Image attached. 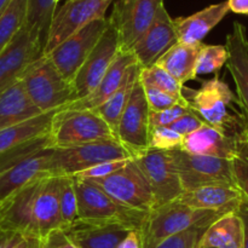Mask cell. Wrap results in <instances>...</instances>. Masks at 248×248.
Segmentation results:
<instances>
[{"label": "cell", "instance_id": "27", "mask_svg": "<svg viewBox=\"0 0 248 248\" xmlns=\"http://www.w3.org/2000/svg\"><path fill=\"white\" fill-rule=\"evenodd\" d=\"M244 248V228L236 212L218 218L201 235L199 248Z\"/></svg>", "mask_w": 248, "mask_h": 248}, {"label": "cell", "instance_id": "30", "mask_svg": "<svg viewBox=\"0 0 248 248\" xmlns=\"http://www.w3.org/2000/svg\"><path fill=\"white\" fill-rule=\"evenodd\" d=\"M56 111L57 110L41 113L34 118L23 121V123L0 130V154L11 148L34 140V138L48 135L51 120Z\"/></svg>", "mask_w": 248, "mask_h": 248}, {"label": "cell", "instance_id": "46", "mask_svg": "<svg viewBox=\"0 0 248 248\" xmlns=\"http://www.w3.org/2000/svg\"><path fill=\"white\" fill-rule=\"evenodd\" d=\"M235 212L241 218L244 228V248H248V202H244Z\"/></svg>", "mask_w": 248, "mask_h": 248}, {"label": "cell", "instance_id": "36", "mask_svg": "<svg viewBox=\"0 0 248 248\" xmlns=\"http://www.w3.org/2000/svg\"><path fill=\"white\" fill-rule=\"evenodd\" d=\"M228 51L224 45H205L203 44L196 63V75L217 73L227 64Z\"/></svg>", "mask_w": 248, "mask_h": 248}, {"label": "cell", "instance_id": "34", "mask_svg": "<svg viewBox=\"0 0 248 248\" xmlns=\"http://www.w3.org/2000/svg\"><path fill=\"white\" fill-rule=\"evenodd\" d=\"M140 81L143 86H150L154 89L171 93L173 96H183V85L177 81L169 72L156 64L152 67L140 68Z\"/></svg>", "mask_w": 248, "mask_h": 248}, {"label": "cell", "instance_id": "3", "mask_svg": "<svg viewBox=\"0 0 248 248\" xmlns=\"http://www.w3.org/2000/svg\"><path fill=\"white\" fill-rule=\"evenodd\" d=\"M21 82L31 103L41 113L60 110L75 101L72 84L45 55L29 64L21 77Z\"/></svg>", "mask_w": 248, "mask_h": 248}, {"label": "cell", "instance_id": "42", "mask_svg": "<svg viewBox=\"0 0 248 248\" xmlns=\"http://www.w3.org/2000/svg\"><path fill=\"white\" fill-rule=\"evenodd\" d=\"M130 160V159H128ZM128 160H118V161H109L103 162V164L96 165L93 167L85 170V171L80 172V173L73 176L74 178L82 179V181H98V179L106 178V177L110 176L111 173L116 172L126 165Z\"/></svg>", "mask_w": 248, "mask_h": 248}, {"label": "cell", "instance_id": "12", "mask_svg": "<svg viewBox=\"0 0 248 248\" xmlns=\"http://www.w3.org/2000/svg\"><path fill=\"white\" fill-rule=\"evenodd\" d=\"M108 24L109 21L107 17L96 19L74 35L65 39L63 43H61L57 47L45 56L50 58L62 77L72 82L73 78L85 62L92 48L103 35Z\"/></svg>", "mask_w": 248, "mask_h": 248}, {"label": "cell", "instance_id": "23", "mask_svg": "<svg viewBox=\"0 0 248 248\" xmlns=\"http://www.w3.org/2000/svg\"><path fill=\"white\" fill-rule=\"evenodd\" d=\"M35 232L44 237L56 229H62L60 208V177L50 176L41 181L33 207Z\"/></svg>", "mask_w": 248, "mask_h": 248}, {"label": "cell", "instance_id": "13", "mask_svg": "<svg viewBox=\"0 0 248 248\" xmlns=\"http://www.w3.org/2000/svg\"><path fill=\"white\" fill-rule=\"evenodd\" d=\"M149 115L150 109L144 89L138 80L116 130V140L132 153L133 157L149 149Z\"/></svg>", "mask_w": 248, "mask_h": 248}, {"label": "cell", "instance_id": "15", "mask_svg": "<svg viewBox=\"0 0 248 248\" xmlns=\"http://www.w3.org/2000/svg\"><path fill=\"white\" fill-rule=\"evenodd\" d=\"M177 43L178 38L173 19L167 12L165 4H161L148 31L130 51L140 68H148L155 64Z\"/></svg>", "mask_w": 248, "mask_h": 248}, {"label": "cell", "instance_id": "10", "mask_svg": "<svg viewBox=\"0 0 248 248\" xmlns=\"http://www.w3.org/2000/svg\"><path fill=\"white\" fill-rule=\"evenodd\" d=\"M135 160L152 189L154 208L176 201L184 193L171 153L149 148Z\"/></svg>", "mask_w": 248, "mask_h": 248}, {"label": "cell", "instance_id": "25", "mask_svg": "<svg viewBox=\"0 0 248 248\" xmlns=\"http://www.w3.org/2000/svg\"><path fill=\"white\" fill-rule=\"evenodd\" d=\"M228 1L210 5L188 17L173 19L178 43L194 45L202 43L203 38L224 18L229 12Z\"/></svg>", "mask_w": 248, "mask_h": 248}, {"label": "cell", "instance_id": "38", "mask_svg": "<svg viewBox=\"0 0 248 248\" xmlns=\"http://www.w3.org/2000/svg\"><path fill=\"white\" fill-rule=\"evenodd\" d=\"M183 138L170 127L152 128L149 133V148L166 152L178 149L181 148Z\"/></svg>", "mask_w": 248, "mask_h": 248}, {"label": "cell", "instance_id": "41", "mask_svg": "<svg viewBox=\"0 0 248 248\" xmlns=\"http://www.w3.org/2000/svg\"><path fill=\"white\" fill-rule=\"evenodd\" d=\"M205 230L191 229L173 235L153 248H199L201 235Z\"/></svg>", "mask_w": 248, "mask_h": 248}, {"label": "cell", "instance_id": "7", "mask_svg": "<svg viewBox=\"0 0 248 248\" xmlns=\"http://www.w3.org/2000/svg\"><path fill=\"white\" fill-rule=\"evenodd\" d=\"M130 210L149 213L154 208L152 189L137 161L130 159L124 167L98 181H89Z\"/></svg>", "mask_w": 248, "mask_h": 248}, {"label": "cell", "instance_id": "44", "mask_svg": "<svg viewBox=\"0 0 248 248\" xmlns=\"http://www.w3.org/2000/svg\"><path fill=\"white\" fill-rule=\"evenodd\" d=\"M40 248H79L62 229H56L41 237Z\"/></svg>", "mask_w": 248, "mask_h": 248}, {"label": "cell", "instance_id": "47", "mask_svg": "<svg viewBox=\"0 0 248 248\" xmlns=\"http://www.w3.org/2000/svg\"><path fill=\"white\" fill-rule=\"evenodd\" d=\"M116 248H140V232L137 230H132L128 232L123 241L118 245Z\"/></svg>", "mask_w": 248, "mask_h": 248}, {"label": "cell", "instance_id": "43", "mask_svg": "<svg viewBox=\"0 0 248 248\" xmlns=\"http://www.w3.org/2000/svg\"><path fill=\"white\" fill-rule=\"evenodd\" d=\"M202 125H205L202 119L189 108V110L186 111L183 116H181L178 120L174 121V123L172 124V125H170L169 127L171 128V130H173L174 132L178 133V135H181L182 137H186V136L195 132V131L199 130Z\"/></svg>", "mask_w": 248, "mask_h": 248}, {"label": "cell", "instance_id": "9", "mask_svg": "<svg viewBox=\"0 0 248 248\" xmlns=\"http://www.w3.org/2000/svg\"><path fill=\"white\" fill-rule=\"evenodd\" d=\"M170 153L173 157L184 191L216 184L235 186L230 160L193 155L181 148L170 150Z\"/></svg>", "mask_w": 248, "mask_h": 248}, {"label": "cell", "instance_id": "4", "mask_svg": "<svg viewBox=\"0 0 248 248\" xmlns=\"http://www.w3.org/2000/svg\"><path fill=\"white\" fill-rule=\"evenodd\" d=\"M133 159L127 148L116 138L101 140L69 148H53L51 153V176H75L96 165Z\"/></svg>", "mask_w": 248, "mask_h": 248}, {"label": "cell", "instance_id": "51", "mask_svg": "<svg viewBox=\"0 0 248 248\" xmlns=\"http://www.w3.org/2000/svg\"><path fill=\"white\" fill-rule=\"evenodd\" d=\"M56 1H57V4H58V2H60V1H61V0H56Z\"/></svg>", "mask_w": 248, "mask_h": 248}, {"label": "cell", "instance_id": "5", "mask_svg": "<svg viewBox=\"0 0 248 248\" xmlns=\"http://www.w3.org/2000/svg\"><path fill=\"white\" fill-rule=\"evenodd\" d=\"M48 135L52 148H69L115 138L110 127L96 111L75 109L56 111Z\"/></svg>", "mask_w": 248, "mask_h": 248}, {"label": "cell", "instance_id": "22", "mask_svg": "<svg viewBox=\"0 0 248 248\" xmlns=\"http://www.w3.org/2000/svg\"><path fill=\"white\" fill-rule=\"evenodd\" d=\"M177 201L196 210L218 211L223 213L235 212L244 202L245 196L236 186L216 184L206 186L191 191H184Z\"/></svg>", "mask_w": 248, "mask_h": 248}, {"label": "cell", "instance_id": "48", "mask_svg": "<svg viewBox=\"0 0 248 248\" xmlns=\"http://www.w3.org/2000/svg\"><path fill=\"white\" fill-rule=\"evenodd\" d=\"M230 11L239 15H248V0H227Z\"/></svg>", "mask_w": 248, "mask_h": 248}, {"label": "cell", "instance_id": "14", "mask_svg": "<svg viewBox=\"0 0 248 248\" xmlns=\"http://www.w3.org/2000/svg\"><path fill=\"white\" fill-rule=\"evenodd\" d=\"M119 40L115 29L107 27L106 31L72 80L75 101L89 96L97 87L119 52Z\"/></svg>", "mask_w": 248, "mask_h": 248}, {"label": "cell", "instance_id": "28", "mask_svg": "<svg viewBox=\"0 0 248 248\" xmlns=\"http://www.w3.org/2000/svg\"><path fill=\"white\" fill-rule=\"evenodd\" d=\"M202 45V43L194 45L177 43L155 64L164 68L177 81L184 85L198 77L196 63Z\"/></svg>", "mask_w": 248, "mask_h": 248}, {"label": "cell", "instance_id": "19", "mask_svg": "<svg viewBox=\"0 0 248 248\" xmlns=\"http://www.w3.org/2000/svg\"><path fill=\"white\" fill-rule=\"evenodd\" d=\"M53 148L36 153L0 173V205L19 189L50 177L51 153Z\"/></svg>", "mask_w": 248, "mask_h": 248}, {"label": "cell", "instance_id": "35", "mask_svg": "<svg viewBox=\"0 0 248 248\" xmlns=\"http://www.w3.org/2000/svg\"><path fill=\"white\" fill-rule=\"evenodd\" d=\"M58 177H60V208L62 229H65L79 218L78 196L75 191L74 178L70 176Z\"/></svg>", "mask_w": 248, "mask_h": 248}, {"label": "cell", "instance_id": "31", "mask_svg": "<svg viewBox=\"0 0 248 248\" xmlns=\"http://www.w3.org/2000/svg\"><path fill=\"white\" fill-rule=\"evenodd\" d=\"M56 7H57L56 0H28L27 2V16L24 26L31 31V35L39 40L43 48V55L48 28Z\"/></svg>", "mask_w": 248, "mask_h": 248}, {"label": "cell", "instance_id": "26", "mask_svg": "<svg viewBox=\"0 0 248 248\" xmlns=\"http://www.w3.org/2000/svg\"><path fill=\"white\" fill-rule=\"evenodd\" d=\"M41 114L24 91L21 80L0 93V130Z\"/></svg>", "mask_w": 248, "mask_h": 248}, {"label": "cell", "instance_id": "11", "mask_svg": "<svg viewBox=\"0 0 248 248\" xmlns=\"http://www.w3.org/2000/svg\"><path fill=\"white\" fill-rule=\"evenodd\" d=\"M164 0H114V7L108 18L118 34L119 48L131 47L148 31Z\"/></svg>", "mask_w": 248, "mask_h": 248}, {"label": "cell", "instance_id": "40", "mask_svg": "<svg viewBox=\"0 0 248 248\" xmlns=\"http://www.w3.org/2000/svg\"><path fill=\"white\" fill-rule=\"evenodd\" d=\"M189 110L188 102H183L172 108L165 109L161 111H150L149 115V125L150 130L156 127H169L170 125L178 120L181 116H183Z\"/></svg>", "mask_w": 248, "mask_h": 248}, {"label": "cell", "instance_id": "8", "mask_svg": "<svg viewBox=\"0 0 248 248\" xmlns=\"http://www.w3.org/2000/svg\"><path fill=\"white\" fill-rule=\"evenodd\" d=\"M114 0H65L56 9L48 28L44 55L50 53L61 43L74 35L96 19L104 18Z\"/></svg>", "mask_w": 248, "mask_h": 248}, {"label": "cell", "instance_id": "39", "mask_svg": "<svg viewBox=\"0 0 248 248\" xmlns=\"http://www.w3.org/2000/svg\"><path fill=\"white\" fill-rule=\"evenodd\" d=\"M143 89H144L145 98H147L150 111H161L186 102L183 96H173V94L150 86H143Z\"/></svg>", "mask_w": 248, "mask_h": 248}, {"label": "cell", "instance_id": "45", "mask_svg": "<svg viewBox=\"0 0 248 248\" xmlns=\"http://www.w3.org/2000/svg\"><path fill=\"white\" fill-rule=\"evenodd\" d=\"M40 237L14 232L5 248H40Z\"/></svg>", "mask_w": 248, "mask_h": 248}, {"label": "cell", "instance_id": "37", "mask_svg": "<svg viewBox=\"0 0 248 248\" xmlns=\"http://www.w3.org/2000/svg\"><path fill=\"white\" fill-rule=\"evenodd\" d=\"M232 161L235 186L240 189L248 202V137L241 140L239 153Z\"/></svg>", "mask_w": 248, "mask_h": 248}, {"label": "cell", "instance_id": "50", "mask_svg": "<svg viewBox=\"0 0 248 248\" xmlns=\"http://www.w3.org/2000/svg\"><path fill=\"white\" fill-rule=\"evenodd\" d=\"M10 2H11V0H0V14L6 9Z\"/></svg>", "mask_w": 248, "mask_h": 248}, {"label": "cell", "instance_id": "2", "mask_svg": "<svg viewBox=\"0 0 248 248\" xmlns=\"http://www.w3.org/2000/svg\"><path fill=\"white\" fill-rule=\"evenodd\" d=\"M227 213L196 210L179 201L155 207L145 216L140 228V248H153L164 240L191 229L206 230Z\"/></svg>", "mask_w": 248, "mask_h": 248}, {"label": "cell", "instance_id": "52", "mask_svg": "<svg viewBox=\"0 0 248 248\" xmlns=\"http://www.w3.org/2000/svg\"><path fill=\"white\" fill-rule=\"evenodd\" d=\"M205 248H213V247H205Z\"/></svg>", "mask_w": 248, "mask_h": 248}, {"label": "cell", "instance_id": "29", "mask_svg": "<svg viewBox=\"0 0 248 248\" xmlns=\"http://www.w3.org/2000/svg\"><path fill=\"white\" fill-rule=\"evenodd\" d=\"M140 67L138 63H133L132 65H130L128 69L126 70L125 78H124V81L120 85V87L104 103L97 107L96 109H93L106 121L107 125L110 127L115 138L119 121H120L124 109H125L126 104H127L128 99H130V96L132 93V90L135 87L136 82L140 80Z\"/></svg>", "mask_w": 248, "mask_h": 248}, {"label": "cell", "instance_id": "21", "mask_svg": "<svg viewBox=\"0 0 248 248\" xmlns=\"http://www.w3.org/2000/svg\"><path fill=\"white\" fill-rule=\"evenodd\" d=\"M62 230L79 248H116L124 237L135 229L118 223L77 219Z\"/></svg>", "mask_w": 248, "mask_h": 248}, {"label": "cell", "instance_id": "1", "mask_svg": "<svg viewBox=\"0 0 248 248\" xmlns=\"http://www.w3.org/2000/svg\"><path fill=\"white\" fill-rule=\"evenodd\" d=\"M189 97L183 96L188 106L198 114L206 125L217 128L232 137L248 135V125L239 101L229 85L216 77L202 82L199 90H186Z\"/></svg>", "mask_w": 248, "mask_h": 248}, {"label": "cell", "instance_id": "33", "mask_svg": "<svg viewBox=\"0 0 248 248\" xmlns=\"http://www.w3.org/2000/svg\"><path fill=\"white\" fill-rule=\"evenodd\" d=\"M48 148H52V144H51L50 135H46L6 150L0 154V173L6 171L10 167L15 166L18 162L33 156L36 153H40Z\"/></svg>", "mask_w": 248, "mask_h": 248}, {"label": "cell", "instance_id": "49", "mask_svg": "<svg viewBox=\"0 0 248 248\" xmlns=\"http://www.w3.org/2000/svg\"><path fill=\"white\" fill-rule=\"evenodd\" d=\"M12 234H14V232H7V230L1 229V228H0V248L6 247L7 242H9L10 237H11Z\"/></svg>", "mask_w": 248, "mask_h": 248}, {"label": "cell", "instance_id": "20", "mask_svg": "<svg viewBox=\"0 0 248 248\" xmlns=\"http://www.w3.org/2000/svg\"><path fill=\"white\" fill-rule=\"evenodd\" d=\"M247 137L248 135L241 138L232 137L205 124L195 132L183 138L181 149L193 155L232 160L239 153L241 140Z\"/></svg>", "mask_w": 248, "mask_h": 248}, {"label": "cell", "instance_id": "18", "mask_svg": "<svg viewBox=\"0 0 248 248\" xmlns=\"http://www.w3.org/2000/svg\"><path fill=\"white\" fill-rule=\"evenodd\" d=\"M41 181L34 182L19 189L0 205L1 229L11 232L38 236L34 228L33 207Z\"/></svg>", "mask_w": 248, "mask_h": 248}, {"label": "cell", "instance_id": "17", "mask_svg": "<svg viewBox=\"0 0 248 248\" xmlns=\"http://www.w3.org/2000/svg\"><path fill=\"white\" fill-rule=\"evenodd\" d=\"M225 47L228 51L227 67L236 86V97L248 125V38L246 27L234 22L228 34Z\"/></svg>", "mask_w": 248, "mask_h": 248}, {"label": "cell", "instance_id": "6", "mask_svg": "<svg viewBox=\"0 0 248 248\" xmlns=\"http://www.w3.org/2000/svg\"><path fill=\"white\" fill-rule=\"evenodd\" d=\"M74 186L78 196V219L118 223L140 232L147 213L125 207L92 182L74 178Z\"/></svg>", "mask_w": 248, "mask_h": 248}, {"label": "cell", "instance_id": "24", "mask_svg": "<svg viewBox=\"0 0 248 248\" xmlns=\"http://www.w3.org/2000/svg\"><path fill=\"white\" fill-rule=\"evenodd\" d=\"M133 63H137L135 56L131 51L119 50L109 69L102 78L96 89L81 99L72 102L61 109H75V110H93L97 107L107 101L123 84L126 70Z\"/></svg>", "mask_w": 248, "mask_h": 248}, {"label": "cell", "instance_id": "16", "mask_svg": "<svg viewBox=\"0 0 248 248\" xmlns=\"http://www.w3.org/2000/svg\"><path fill=\"white\" fill-rule=\"evenodd\" d=\"M40 56H43L40 43L23 26L0 52V93L19 81L29 64Z\"/></svg>", "mask_w": 248, "mask_h": 248}, {"label": "cell", "instance_id": "32", "mask_svg": "<svg viewBox=\"0 0 248 248\" xmlns=\"http://www.w3.org/2000/svg\"><path fill=\"white\" fill-rule=\"evenodd\" d=\"M28 0H11L0 14V52L9 45L26 23Z\"/></svg>", "mask_w": 248, "mask_h": 248}]
</instances>
